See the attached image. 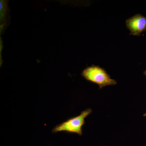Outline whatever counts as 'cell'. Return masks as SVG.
I'll return each mask as SVG.
<instances>
[{
    "mask_svg": "<svg viewBox=\"0 0 146 146\" xmlns=\"http://www.w3.org/2000/svg\"><path fill=\"white\" fill-rule=\"evenodd\" d=\"M81 75L86 80L98 84L100 89L117 84L104 69L97 65H92L85 68L82 71Z\"/></svg>",
    "mask_w": 146,
    "mask_h": 146,
    "instance_id": "1",
    "label": "cell"
},
{
    "mask_svg": "<svg viewBox=\"0 0 146 146\" xmlns=\"http://www.w3.org/2000/svg\"><path fill=\"white\" fill-rule=\"evenodd\" d=\"M91 109L84 110L77 117L69 119L65 121L56 126L53 129V133L65 131L70 133H77L80 136L82 134V127L85 123V119L91 114Z\"/></svg>",
    "mask_w": 146,
    "mask_h": 146,
    "instance_id": "2",
    "label": "cell"
},
{
    "mask_svg": "<svg viewBox=\"0 0 146 146\" xmlns=\"http://www.w3.org/2000/svg\"><path fill=\"white\" fill-rule=\"evenodd\" d=\"M127 28L130 31V35L140 36L146 30V17L137 14L127 19L125 22Z\"/></svg>",
    "mask_w": 146,
    "mask_h": 146,
    "instance_id": "3",
    "label": "cell"
},
{
    "mask_svg": "<svg viewBox=\"0 0 146 146\" xmlns=\"http://www.w3.org/2000/svg\"><path fill=\"white\" fill-rule=\"evenodd\" d=\"M0 11H1V23L4 21L7 9V2L4 1H0Z\"/></svg>",
    "mask_w": 146,
    "mask_h": 146,
    "instance_id": "4",
    "label": "cell"
},
{
    "mask_svg": "<svg viewBox=\"0 0 146 146\" xmlns=\"http://www.w3.org/2000/svg\"><path fill=\"white\" fill-rule=\"evenodd\" d=\"M144 74H145V75L146 76V70L145 71V72H144Z\"/></svg>",
    "mask_w": 146,
    "mask_h": 146,
    "instance_id": "5",
    "label": "cell"
},
{
    "mask_svg": "<svg viewBox=\"0 0 146 146\" xmlns=\"http://www.w3.org/2000/svg\"><path fill=\"white\" fill-rule=\"evenodd\" d=\"M145 116H146V114H145Z\"/></svg>",
    "mask_w": 146,
    "mask_h": 146,
    "instance_id": "6",
    "label": "cell"
}]
</instances>
